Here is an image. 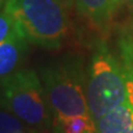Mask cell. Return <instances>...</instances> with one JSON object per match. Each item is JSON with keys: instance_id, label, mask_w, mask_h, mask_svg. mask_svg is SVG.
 Here are the masks:
<instances>
[{"instance_id": "2", "label": "cell", "mask_w": 133, "mask_h": 133, "mask_svg": "<svg viewBox=\"0 0 133 133\" xmlns=\"http://www.w3.org/2000/svg\"><path fill=\"white\" fill-rule=\"evenodd\" d=\"M39 76L54 122L91 116L86 97V76L79 56L65 54L42 66Z\"/></svg>"}, {"instance_id": "3", "label": "cell", "mask_w": 133, "mask_h": 133, "mask_svg": "<svg viewBox=\"0 0 133 133\" xmlns=\"http://www.w3.org/2000/svg\"><path fill=\"white\" fill-rule=\"evenodd\" d=\"M5 6L30 43L47 49L62 47L70 21L58 0H5Z\"/></svg>"}, {"instance_id": "8", "label": "cell", "mask_w": 133, "mask_h": 133, "mask_svg": "<svg viewBox=\"0 0 133 133\" xmlns=\"http://www.w3.org/2000/svg\"><path fill=\"white\" fill-rule=\"evenodd\" d=\"M54 133H99L91 116H79L54 122Z\"/></svg>"}, {"instance_id": "5", "label": "cell", "mask_w": 133, "mask_h": 133, "mask_svg": "<svg viewBox=\"0 0 133 133\" xmlns=\"http://www.w3.org/2000/svg\"><path fill=\"white\" fill-rule=\"evenodd\" d=\"M121 5V0H76L75 6L79 14L84 16L96 29H109L111 21Z\"/></svg>"}, {"instance_id": "9", "label": "cell", "mask_w": 133, "mask_h": 133, "mask_svg": "<svg viewBox=\"0 0 133 133\" xmlns=\"http://www.w3.org/2000/svg\"><path fill=\"white\" fill-rule=\"evenodd\" d=\"M16 33H21V31L6 9L5 0H0V43Z\"/></svg>"}, {"instance_id": "11", "label": "cell", "mask_w": 133, "mask_h": 133, "mask_svg": "<svg viewBox=\"0 0 133 133\" xmlns=\"http://www.w3.org/2000/svg\"><path fill=\"white\" fill-rule=\"evenodd\" d=\"M61 4L65 8L66 10H71L74 6H75V1L76 0H58Z\"/></svg>"}, {"instance_id": "13", "label": "cell", "mask_w": 133, "mask_h": 133, "mask_svg": "<svg viewBox=\"0 0 133 133\" xmlns=\"http://www.w3.org/2000/svg\"><path fill=\"white\" fill-rule=\"evenodd\" d=\"M121 3H124L127 5H133V0H121Z\"/></svg>"}, {"instance_id": "7", "label": "cell", "mask_w": 133, "mask_h": 133, "mask_svg": "<svg viewBox=\"0 0 133 133\" xmlns=\"http://www.w3.org/2000/svg\"><path fill=\"white\" fill-rule=\"evenodd\" d=\"M99 133H133V90L122 105L96 122Z\"/></svg>"}, {"instance_id": "1", "label": "cell", "mask_w": 133, "mask_h": 133, "mask_svg": "<svg viewBox=\"0 0 133 133\" xmlns=\"http://www.w3.org/2000/svg\"><path fill=\"white\" fill-rule=\"evenodd\" d=\"M118 53L99 42L92 53L88 76L86 97L95 122L127 100L133 90V38L123 35Z\"/></svg>"}, {"instance_id": "4", "label": "cell", "mask_w": 133, "mask_h": 133, "mask_svg": "<svg viewBox=\"0 0 133 133\" xmlns=\"http://www.w3.org/2000/svg\"><path fill=\"white\" fill-rule=\"evenodd\" d=\"M0 106L29 127L54 131V118L41 76L33 69H17L0 80Z\"/></svg>"}, {"instance_id": "6", "label": "cell", "mask_w": 133, "mask_h": 133, "mask_svg": "<svg viewBox=\"0 0 133 133\" xmlns=\"http://www.w3.org/2000/svg\"><path fill=\"white\" fill-rule=\"evenodd\" d=\"M29 52V39L16 33L0 43V80L19 69Z\"/></svg>"}, {"instance_id": "10", "label": "cell", "mask_w": 133, "mask_h": 133, "mask_svg": "<svg viewBox=\"0 0 133 133\" xmlns=\"http://www.w3.org/2000/svg\"><path fill=\"white\" fill-rule=\"evenodd\" d=\"M25 128V123L19 117L0 106V133H19Z\"/></svg>"}, {"instance_id": "12", "label": "cell", "mask_w": 133, "mask_h": 133, "mask_svg": "<svg viewBox=\"0 0 133 133\" xmlns=\"http://www.w3.org/2000/svg\"><path fill=\"white\" fill-rule=\"evenodd\" d=\"M49 131H41V129H37V128H25V129H22L21 132H19V133H48ZM54 133V132H53Z\"/></svg>"}]
</instances>
